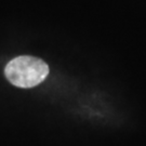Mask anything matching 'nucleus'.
Here are the masks:
<instances>
[{
    "label": "nucleus",
    "mask_w": 146,
    "mask_h": 146,
    "mask_svg": "<svg viewBox=\"0 0 146 146\" xmlns=\"http://www.w3.org/2000/svg\"><path fill=\"white\" fill-rule=\"evenodd\" d=\"M5 74L7 79L15 87L34 88L48 77L49 66L41 58L24 55L8 63Z\"/></svg>",
    "instance_id": "f257e3e1"
}]
</instances>
